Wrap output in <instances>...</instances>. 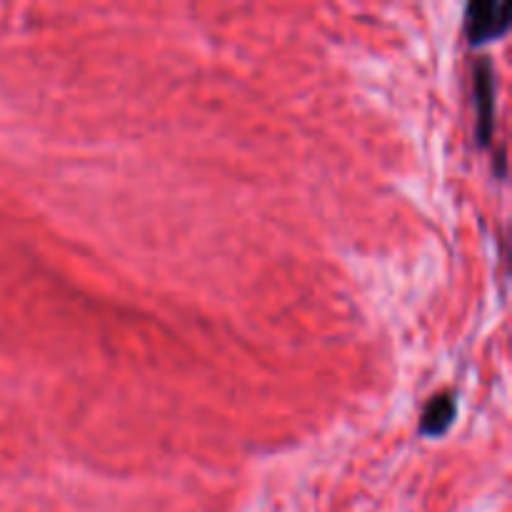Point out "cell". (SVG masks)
<instances>
[{
    "label": "cell",
    "mask_w": 512,
    "mask_h": 512,
    "mask_svg": "<svg viewBox=\"0 0 512 512\" xmlns=\"http://www.w3.org/2000/svg\"><path fill=\"white\" fill-rule=\"evenodd\" d=\"M512 25V5L505 0H475L465 5V38L470 45H483L508 35Z\"/></svg>",
    "instance_id": "1"
},
{
    "label": "cell",
    "mask_w": 512,
    "mask_h": 512,
    "mask_svg": "<svg viewBox=\"0 0 512 512\" xmlns=\"http://www.w3.org/2000/svg\"><path fill=\"white\" fill-rule=\"evenodd\" d=\"M495 95L498 80L490 58H480L473 68V105H475V140L488 148L495 135Z\"/></svg>",
    "instance_id": "2"
},
{
    "label": "cell",
    "mask_w": 512,
    "mask_h": 512,
    "mask_svg": "<svg viewBox=\"0 0 512 512\" xmlns=\"http://www.w3.org/2000/svg\"><path fill=\"white\" fill-rule=\"evenodd\" d=\"M455 415H458V400H455V395H435V398L425 405L423 415H420L418 433L425 435V438H440V435H445L453 428Z\"/></svg>",
    "instance_id": "3"
}]
</instances>
